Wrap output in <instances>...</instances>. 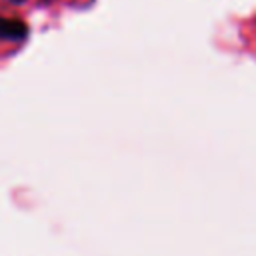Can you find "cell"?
I'll list each match as a JSON object with an SVG mask.
<instances>
[{
    "mask_svg": "<svg viewBox=\"0 0 256 256\" xmlns=\"http://www.w3.org/2000/svg\"><path fill=\"white\" fill-rule=\"evenodd\" d=\"M28 36L26 22L10 16H0V40L6 42H22Z\"/></svg>",
    "mask_w": 256,
    "mask_h": 256,
    "instance_id": "6da1fadb",
    "label": "cell"
},
{
    "mask_svg": "<svg viewBox=\"0 0 256 256\" xmlns=\"http://www.w3.org/2000/svg\"><path fill=\"white\" fill-rule=\"evenodd\" d=\"M12 2H22V0H12Z\"/></svg>",
    "mask_w": 256,
    "mask_h": 256,
    "instance_id": "7a4b0ae2",
    "label": "cell"
}]
</instances>
